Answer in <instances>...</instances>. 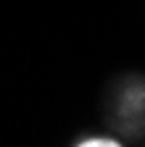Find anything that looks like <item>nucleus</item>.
Instances as JSON below:
<instances>
[{"label": "nucleus", "instance_id": "nucleus-1", "mask_svg": "<svg viewBox=\"0 0 145 147\" xmlns=\"http://www.w3.org/2000/svg\"><path fill=\"white\" fill-rule=\"evenodd\" d=\"M79 144H84V147H119V142L116 139H106V137H90V139H82Z\"/></svg>", "mask_w": 145, "mask_h": 147}]
</instances>
